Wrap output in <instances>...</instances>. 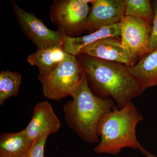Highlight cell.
Masks as SVG:
<instances>
[{"label": "cell", "mask_w": 157, "mask_h": 157, "mask_svg": "<svg viewBox=\"0 0 157 157\" xmlns=\"http://www.w3.org/2000/svg\"><path fill=\"white\" fill-rule=\"evenodd\" d=\"M71 97L73 100L63 107L68 126L85 141L99 142V124L104 116L115 107L113 101L110 98L95 95L90 88L85 73Z\"/></svg>", "instance_id": "7a4b0ae2"}, {"label": "cell", "mask_w": 157, "mask_h": 157, "mask_svg": "<svg viewBox=\"0 0 157 157\" xmlns=\"http://www.w3.org/2000/svg\"><path fill=\"white\" fill-rule=\"evenodd\" d=\"M49 135L45 134L37 138L25 157H45L44 155L45 147Z\"/></svg>", "instance_id": "e0dca14e"}, {"label": "cell", "mask_w": 157, "mask_h": 157, "mask_svg": "<svg viewBox=\"0 0 157 157\" xmlns=\"http://www.w3.org/2000/svg\"><path fill=\"white\" fill-rule=\"evenodd\" d=\"M120 36L121 26L119 22L82 36L72 38L66 36L63 48L67 53L76 56L80 53L82 48L99 39L108 37Z\"/></svg>", "instance_id": "7c38bea8"}, {"label": "cell", "mask_w": 157, "mask_h": 157, "mask_svg": "<svg viewBox=\"0 0 157 157\" xmlns=\"http://www.w3.org/2000/svg\"><path fill=\"white\" fill-rule=\"evenodd\" d=\"M94 1L56 0L50 8V18L66 36L76 37L86 30L90 11L88 3Z\"/></svg>", "instance_id": "5b68a950"}, {"label": "cell", "mask_w": 157, "mask_h": 157, "mask_svg": "<svg viewBox=\"0 0 157 157\" xmlns=\"http://www.w3.org/2000/svg\"><path fill=\"white\" fill-rule=\"evenodd\" d=\"M80 53L120 63L128 67L135 64L130 54L123 47L118 37H108L99 39L82 48Z\"/></svg>", "instance_id": "30bf717a"}, {"label": "cell", "mask_w": 157, "mask_h": 157, "mask_svg": "<svg viewBox=\"0 0 157 157\" xmlns=\"http://www.w3.org/2000/svg\"><path fill=\"white\" fill-rule=\"evenodd\" d=\"M60 127V121L51 104L44 101L35 105L32 119L24 131L34 141L44 134L56 133Z\"/></svg>", "instance_id": "9c48e42d"}, {"label": "cell", "mask_w": 157, "mask_h": 157, "mask_svg": "<svg viewBox=\"0 0 157 157\" xmlns=\"http://www.w3.org/2000/svg\"><path fill=\"white\" fill-rule=\"evenodd\" d=\"M128 68L140 82L143 91L157 85V49L147 54L134 66Z\"/></svg>", "instance_id": "5bb4252c"}, {"label": "cell", "mask_w": 157, "mask_h": 157, "mask_svg": "<svg viewBox=\"0 0 157 157\" xmlns=\"http://www.w3.org/2000/svg\"><path fill=\"white\" fill-rule=\"evenodd\" d=\"M11 3L14 15L21 28L36 45L37 50L56 45L63 46L66 36L60 31L50 29L33 13L21 9L14 1Z\"/></svg>", "instance_id": "8992f818"}, {"label": "cell", "mask_w": 157, "mask_h": 157, "mask_svg": "<svg viewBox=\"0 0 157 157\" xmlns=\"http://www.w3.org/2000/svg\"></svg>", "instance_id": "ffe728a7"}, {"label": "cell", "mask_w": 157, "mask_h": 157, "mask_svg": "<svg viewBox=\"0 0 157 157\" xmlns=\"http://www.w3.org/2000/svg\"><path fill=\"white\" fill-rule=\"evenodd\" d=\"M68 55L63 45H56L37 50L29 56L27 61L31 66L38 67L39 75L46 76L52 73Z\"/></svg>", "instance_id": "8fae6325"}, {"label": "cell", "mask_w": 157, "mask_h": 157, "mask_svg": "<svg viewBox=\"0 0 157 157\" xmlns=\"http://www.w3.org/2000/svg\"><path fill=\"white\" fill-rule=\"evenodd\" d=\"M143 117L132 102L124 107H114L101 120L98 128L101 140L95 147L98 154L117 155L126 147L140 150L136 129Z\"/></svg>", "instance_id": "3957f363"}, {"label": "cell", "mask_w": 157, "mask_h": 157, "mask_svg": "<svg viewBox=\"0 0 157 157\" xmlns=\"http://www.w3.org/2000/svg\"><path fill=\"white\" fill-rule=\"evenodd\" d=\"M139 150L144 155H145L147 157H157V156L153 154L150 152L147 151V150L144 148L142 146L141 147V148Z\"/></svg>", "instance_id": "d6986e66"}, {"label": "cell", "mask_w": 157, "mask_h": 157, "mask_svg": "<svg viewBox=\"0 0 157 157\" xmlns=\"http://www.w3.org/2000/svg\"><path fill=\"white\" fill-rule=\"evenodd\" d=\"M84 74L76 56L69 54L51 74L46 76L39 75L38 78L45 98L59 101L71 96Z\"/></svg>", "instance_id": "277c9868"}, {"label": "cell", "mask_w": 157, "mask_h": 157, "mask_svg": "<svg viewBox=\"0 0 157 157\" xmlns=\"http://www.w3.org/2000/svg\"><path fill=\"white\" fill-rule=\"evenodd\" d=\"M76 58L92 88L102 98L110 97L118 108L124 107L143 92L140 82L128 66L85 54H79Z\"/></svg>", "instance_id": "6da1fadb"}, {"label": "cell", "mask_w": 157, "mask_h": 157, "mask_svg": "<svg viewBox=\"0 0 157 157\" xmlns=\"http://www.w3.org/2000/svg\"><path fill=\"white\" fill-rule=\"evenodd\" d=\"M33 141L23 130L3 133L0 136V157H25Z\"/></svg>", "instance_id": "4fadbf2b"}, {"label": "cell", "mask_w": 157, "mask_h": 157, "mask_svg": "<svg viewBox=\"0 0 157 157\" xmlns=\"http://www.w3.org/2000/svg\"><path fill=\"white\" fill-rule=\"evenodd\" d=\"M124 11V0L94 1L86 21V30L92 33L119 23Z\"/></svg>", "instance_id": "ba28073f"}, {"label": "cell", "mask_w": 157, "mask_h": 157, "mask_svg": "<svg viewBox=\"0 0 157 157\" xmlns=\"http://www.w3.org/2000/svg\"><path fill=\"white\" fill-rule=\"evenodd\" d=\"M152 6L154 9V15L153 20L152 23L151 32L149 36L148 45H147V54L157 49V2L153 1Z\"/></svg>", "instance_id": "ac0fdd59"}, {"label": "cell", "mask_w": 157, "mask_h": 157, "mask_svg": "<svg viewBox=\"0 0 157 157\" xmlns=\"http://www.w3.org/2000/svg\"></svg>", "instance_id": "44dd1931"}, {"label": "cell", "mask_w": 157, "mask_h": 157, "mask_svg": "<svg viewBox=\"0 0 157 157\" xmlns=\"http://www.w3.org/2000/svg\"><path fill=\"white\" fill-rule=\"evenodd\" d=\"M21 82V76L17 72L6 70L0 73V105L7 99L16 96Z\"/></svg>", "instance_id": "9a60e30c"}, {"label": "cell", "mask_w": 157, "mask_h": 157, "mask_svg": "<svg viewBox=\"0 0 157 157\" xmlns=\"http://www.w3.org/2000/svg\"><path fill=\"white\" fill-rule=\"evenodd\" d=\"M123 47L136 64L147 54L152 25L137 17L124 16L120 22Z\"/></svg>", "instance_id": "52a82bcc"}, {"label": "cell", "mask_w": 157, "mask_h": 157, "mask_svg": "<svg viewBox=\"0 0 157 157\" xmlns=\"http://www.w3.org/2000/svg\"><path fill=\"white\" fill-rule=\"evenodd\" d=\"M124 16L137 17L152 25L154 12L151 1L148 0H124Z\"/></svg>", "instance_id": "2e32d148"}]
</instances>
